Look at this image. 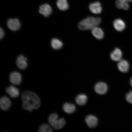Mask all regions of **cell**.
<instances>
[{
	"mask_svg": "<svg viewBox=\"0 0 132 132\" xmlns=\"http://www.w3.org/2000/svg\"><path fill=\"white\" fill-rule=\"evenodd\" d=\"M58 115L53 113L49 116L48 120L50 124L55 129L59 130L63 128L65 125V121L63 118L58 119Z\"/></svg>",
	"mask_w": 132,
	"mask_h": 132,
	"instance_id": "3",
	"label": "cell"
},
{
	"mask_svg": "<svg viewBox=\"0 0 132 132\" xmlns=\"http://www.w3.org/2000/svg\"><path fill=\"white\" fill-rule=\"evenodd\" d=\"M130 85H131V86L132 87V77L131 79H130Z\"/></svg>",
	"mask_w": 132,
	"mask_h": 132,
	"instance_id": "24",
	"label": "cell"
},
{
	"mask_svg": "<svg viewBox=\"0 0 132 132\" xmlns=\"http://www.w3.org/2000/svg\"><path fill=\"white\" fill-rule=\"evenodd\" d=\"M102 20L100 18L89 16L79 22L78 25L79 29L82 31L92 29L100 24Z\"/></svg>",
	"mask_w": 132,
	"mask_h": 132,
	"instance_id": "2",
	"label": "cell"
},
{
	"mask_svg": "<svg viewBox=\"0 0 132 132\" xmlns=\"http://www.w3.org/2000/svg\"><path fill=\"white\" fill-rule=\"evenodd\" d=\"M57 6L59 9L62 11L67 10L69 6L67 0H57Z\"/></svg>",
	"mask_w": 132,
	"mask_h": 132,
	"instance_id": "18",
	"label": "cell"
},
{
	"mask_svg": "<svg viewBox=\"0 0 132 132\" xmlns=\"http://www.w3.org/2000/svg\"><path fill=\"white\" fill-rule=\"evenodd\" d=\"M7 24L8 28L13 31L18 30L21 26L20 23L17 19H10L7 21Z\"/></svg>",
	"mask_w": 132,
	"mask_h": 132,
	"instance_id": "6",
	"label": "cell"
},
{
	"mask_svg": "<svg viewBox=\"0 0 132 132\" xmlns=\"http://www.w3.org/2000/svg\"><path fill=\"white\" fill-rule=\"evenodd\" d=\"M126 99L128 103L132 104V91H130L127 94Z\"/></svg>",
	"mask_w": 132,
	"mask_h": 132,
	"instance_id": "22",
	"label": "cell"
},
{
	"mask_svg": "<svg viewBox=\"0 0 132 132\" xmlns=\"http://www.w3.org/2000/svg\"><path fill=\"white\" fill-rule=\"evenodd\" d=\"M51 44L53 48L56 50L62 48L63 46V44L62 41L54 38L51 40Z\"/></svg>",
	"mask_w": 132,
	"mask_h": 132,
	"instance_id": "19",
	"label": "cell"
},
{
	"mask_svg": "<svg viewBox=\"0 0 132 132\" xmlns=\"http://www.w3.org/2000/svg\"><path fill=\"white\" fill-rule=\"evenodd\" d=\"M87 96L84 94H80L76 97L75 100L76 103L80 105H84L86 103L87 101Z\"/></svg>",
	"mask_w": 132,
	"mask_h": 132,
	"instance_id": "20",
	"label": "cell"
},
{
	"mask_svg": "<svg viewBox=\"0 0 132 132\" xmlns=\"http://www.w3.org/2000/svg\"><path fill=\"white\" fill-rule=\"evenodd\" d=\"M22 107L24 110L32 112L37 110L40 105V100L38 95L34 92L25 91L21 95Z\"/></svg>",
	"mask_w": 132,
	"mask_h": 132,
	"instance_id": "1",
	"label": "cell"
},
{
	"mask_svg": "<svg viewBox=\"0 0 132 132\" xmlns=\"http://www.w3.org/2000/svg\"><path fill=\"white\" fill-rule=\"evenodd\" d=\"M4 31H3V29L1 28V29H0V38L1 39L3 38L4 37Z\"/></svg>",
	"mask_w": 132,
	"mask_h": 132,
	"instance_id": "23",
	"label": "cell"
},
{
	"mask_svg": "<svg viewBox=\"0 0 132 132\" xmlns=\"http://www.w3.org/2000/svg\"><path fill=\"white\" fill-rule=\"evenodd\" d=\"M131 1H132V0H131Z\"/></svg>",
	"mask_w": 132,
	"mask_h": 132,
	"instance_id": "25",
	"label": "cell"
},
{
	"mask_svg": "<svg viewBox=\"0 0 132 132\" xmlns=\"http://www.w3.org/2000/svg\"><path fill=\"white\" fill-rule=\"evenodd\" d=\"M110 57L112 60L116 62H119L121 60L122 57V52L121 50L116 48L110 54Z\"/></svg>",
	"mask_w": 132,
	"mask_h": 132,
	"instance_id": "11",
	"label": "cell"
},
{
	"mask_svg": "<svg viewBox=\"0 0 132 132\" xmlns=\"http://www.w3.org/2000/svg\"><path fill=\"white\" fill-rule=\"evenodd\" d=\"M85 121L89 127L94 128L98 124V120L94 116L89 115L86 118Z\"/></svg>",
	"mask_w": 132,
	"mask_h": 132,
	"instance_id": "8",
	"label": "cell"
},
{
	"mask_svg": "<svg viewBox=\"0 0 132 132\" xmlns=\"http://www.w3.org/2000/svg\"><path fill=\"white\" fill-rule=\"evenodd\" d=\"M39 11L40 14L47 17L52 14V9L49 4H46L42 5L40 6Z\"/></svg>",
	"mask_w": 132,
	"mask_h": 132,
	"instance_id": "7",
	"label": "cell"
},
{
	"mask_svg": "<svg viewBox=\"0 0 132 132\" xmlns=\"http://www.w3.org/2000/svg\"><path fill=\"white\" fill-rule=\"evenodd\" d=\"M89 9L92 13L95 14H100L102 12V8L100 3L98 2H94L90 4Z\"/></svg>",
	"mask_w": 132,
	"mask_h": 132,
	"instance_id": "9",
	"label": "cell"
},
{
	"mask_svg": "<svg viewBox=\"0 0 132 132\" xmlns=\"http://www.w3.org/2000/svg\"><path fill=\"white\" fill-rule=\"evenodd\" d=\"M38 131L39 132H51L53 131L48 125L44 124L39 127Z\"/></svg>",
	"mask_w": 132,
	"mask_h": 132,
	"instance_id": "21",
	"label": "cell"
},
{
	"mask_svg": "<svg viewBox=\"0 0 132 132\" xmlns=\"http://www.w3.org/2000/svg\"><path fill=\"white\" fill-rule=\"evenodd\" d=\"M27 58L22 55L19 56L16 59V65L19 69L24 70L27 66Z\"/></svg>",
	"mask_w": 132,
	"mask_h": 132,
	"instance_id": "13",
	"label": "cell"
},
{
	"mask_svg": "<svg viewBox=\"0 0 132 132\" xmlns=\"http://www.w3.org/2000/svg\"><path fill=\"white\" fill-rule=\"evenodd\" d=\"M94 88L97 93L103 95L106 93L108 87L106 84L104 82H100L96 84Z\"/></svg>",
	"mask_w": 132,
	"mask_h": 132,
	"instance_id": "5",
	"label": "cell"
},
{
	"mask_svg": "<svg viewBox=\"0 0 132 132\" xmlns=\"http://www.w3.org/2000/svg\"><path fill=\"white\" fill-rule=\"evenodd\" d=\"M63 109L65 113L71 114L74 113L75 111L76 107L73 104L65 103L63 105Z\"/></svg>",
	"mask_w": 132,
	"mask_h": 132,
	"instance_id": "17",
	"label": "cell"
},
{
	"mask_svg": "<svg viewBox=\"0 0 132 132\" xmlns=\"http://www.w3.org/2000/svg\"><path fill=\"white\" fill-rule=\"evenodd\" d=\"M6 92L12 98H16L19 96V91L16 87L10 86L6 89Z\"/></svg>",
	"mask_w": 132,
	"mask_h": 132,
	"instance_id": "15",
	"label": "cell"
},
{
	"mask_svg": "<svg viewBox=\"0 0 132 132\" xmlns=\"http://www.w3.org/2000/svg\"><path fill=\"white\" fill-rule=\"evenodd\" d=\"M92 30V35L96 38L99 40L103 38L104 37V33L102 29L100 28L96 27Z\"/></svg>",
	"mask_w": 132,
	"mask_h": 132,
	"instance_id": "16",
	"label": "cell"
},
{
	"mask_svg": "<svg viewBox=\"0 0 132 132\" xmlns=\"http://www.w3.org/2000/svg\"><path fill=\"white\" fill-rule=\"evenodd\" d=\"M113 25L115 29L118 32H122L125 29L126 24L122 20L117 19L114 21Z\"/></svg>",
	"mask_w": 132,
	"mask_h": 132,
	"instance_id": "12",
	"label": "cell"
},
{
	"mask_svg": "<svg viewBox=\"0 0 132 132\" xmlns=\"http://www.w3.org/2000/svg\"><path fill=\"white\" fill-rule=\"evenodd\" d=\"M118 67L119 70L123 73L127 72L129 70L130 65L128 62L126 60H121L118 62Z\"/></svg>",
	"mask_w": 132,
	"mask_h": 132,
	"instance_id": "14",
	"label": "cell"
},
{
	"mask_svg": "<svg viewBox=\"0 0 132 132\" xmlns=\"http://www.w3.org/2000/svg\"><path fill=\"white\" fill-rule=\"evenodd\" d=\"M10 80L12 84L16 85H20L22 81V77L19 72L14 71L10 74Z\"/></svg>",
	"mask_w": 132,
	"mask_h": 132,
	"instance_id": "4",
	"label": "cell"
},
{
	"mask_svg": "<svg viewBox=\"0 0 132 132\" xmlns=\"http://www.w3.org/2000/svg\"><path fill=\"white\" fill-rule=\"evenodd\" d=\"M11 102L10 100L5 96L2 97L0 100V106L2 110L6 111L11 107Z\"/></svg>",
	"mask_w": 132,
	"mask_h": 132,
	"instance_id": "10",
	"label": "cell"
}]
</instances>
